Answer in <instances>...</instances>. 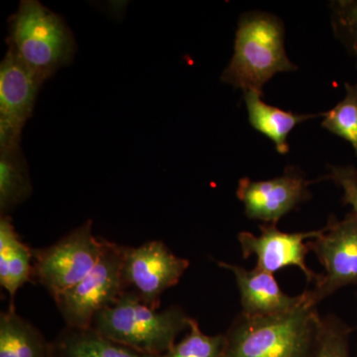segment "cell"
I'll return each instance as SVG.
<instances>
[{
  "label": "cell",
  "instance_id": "1",
  "mask_svg": "<svg viewBox=\"0 0 357 357\" xmlns=\"http://www.w3.org/2000/svg\"><path fill=\"white\" fill-rule=\"evenodd\" d=\"M291 311L273 316L237 314L225 335L222 357H310L321 317L309 291Z\"/></svg>",
  "mask_w": 357,
  "mask_h": 357
},
{
  "label": "cell",
  "instance_id": "2",
  "mask_svg": "<svg viewBox=\"0 0 357 357\" xmlns=\"http://www.w3.org/2000/svg\"><path fill=\"white\" fill-rule=\"evenodd\" d=\"M285 49V26L274 14L252 10L237 23L234 55L220 81L243 93L263 96L265 84L279 73L297 70Z\"/></svg>",
  "mask_w": 357,
  "mask_h": 357
},
{
  "label": "cell",
  "instance_id": "3",
  "mask_svg": "<svg viewBox=\"0 0 357 357\" xmlns=\"http://www.w3.org/2000/svg\"><path fill=\"white\" fill-rule=\"evenodd\" d=\"M8 23L9 50L43 83L74 59L77 44L72 30L37 0H22Z\"/></svg>",
  "mask_w": 357,
  "mask_h": 357
},
{
  "label": "cell",
  "instance_id": "4",
  "mask_svg": "<svg viewBox=\"0 0 357 357\" xmlns=\"http://www.w3.org/2000/svg\"><path fill=\"white\" fill-rule=\"evenodd\" d=\"M191 317L180 306L152 309L133 294L124 292L114 306L96 314L91 328L136 351L162 356L175 344Z\"/></svg>",
  "mask_w": 357,
  "mask_h": 357
},
{
  "label": "cell",
  "instance_id": "5",
  "mask_svg": "<svg viewBox=\"0 0 357 357\" xmlns=\"http://www.w3.org/2000/svg\"><path fill=\"white\" fill-rule=\"evenodd\" d=\"M124 248L102 238V253L95 267L74 287L54 300L66 326L89 328L98 312L121 299L124 293L121 278Z\"/></svg>",
  "mask_w": 357,
  "mask_h": 357
},
{
  "label": "cell",
  "instance_id": "6",
  "mask_svg": "<svg viewBox=\"0 0 357 357\" xmlns=\"http://www.w3.org/2000/svg\"><path fill=\"white\" fill-rule=\"evenodd\" d=\"M102 249V238L93 236V220H86L57 243L33 250V281L55 300L95 267Z\"/></svg>",
  "mask_w": 357,
  "mask_h": 357
},
{
  "label": "cell",
  "instance_id": "7",
  "mask_svg": "<svg viewBox=\"0 0 357 357\" xmlns=\"http://www.w3.org/2000/svg\"><path fill=\"white\" fill-rule=\"evenodd\" d=\"M189 266V260L174 255L163 241H147L138 248L126 246L121 269L124 292L158 310L161 296L177 285Z\"/></svg>",
  "mask_w": 357,
  "mask_h": 357
},
{
  "label": "cell",
  "instance_id": "8",
  "mask_svg": "<svg viewBox=\"0 0 357 357\" xmlns=\"http://www.w3.org/2000/svg\"><path fill=\"white\" fill-rule=\"evenodd\" d=\"M307 246L326 271L314 287L307 290L314 304L345 286L357 285V218L351 211L342 220L331 215L321 234L307 241Z\"/></svg>",
  "mask_w": 357,
  "mask_h": 357
},
{
  "label": "cell",
  "instance_id": "9",
  "mask_svg": "<svg viewBox=\"0 0 357 357\" xmlns=\"http://www.w3.org/2000/svg\"><path fill=\"white\" fill-rule=\"evenodd\" d=\"M316 182L309 180L299 167L289 165L279 177L263 181L241 178L236 196L249 220L277 225L282 218L311 199L310 185Z\"/></svg>",
  "mask_w": 357,
  "mask_h": 357
},
{
  "label": "cell",
  "instance_id": "10",
  "mask_svg": "<svg viewBox=\"0 0 357 357\" xmlns=\"http://www.w3.org/2000/svg\"><path fill=\"white\" fill-rule=\"evenodd\" d=\"M43 84L8 49L0 65V150L20 147L23 128Z\"/></svg>",
  "mask_w": 357,
  "mask_h": 357
},
{
  "label": "cell",
  "instance_id": "11",
  "mask_svg": "<svg viewBox=\"0 0 357 357\" xmlns=\"http://www.w3.org/2000/svg\"><path fill=\"white\" fill-rule=\"evenodd\" d=\"M260 234L255 236L248 231L239 232L237 236L244 259L255 255V267L274 274L286 267L299 268L306 277L307 284L321 279V274L316 273L307 267L306 257L310 252L307 241L316 238L321 229L306 232H284L277 229V225L262 223Z\"/></svg>",
  "mask_w": 357,
  "mask_h": 357
},
{
  "label": "cell",
  "instance_id": "12",
  "mask_svg": "<svg viewBox=\"0 0 357 357\" xmlns=\"http://www.w3.org/2000/svg\"><path fill=\"white\" fill-rule=\"evenodd\" d=\"M218 266L229 270L236 279L243 314L248 316H273L291 311L305 300V293L289 296L282 291L274 275L259 268L248 270L243 266L218 261Z\"/></svg>",
  "mask_w": 357,
  "mask_h": 357
},
{
  "label": "cell",
  "instance_id": "13",
  "mask_svg": "<svg viewBox=\"0 0 357 357\" xmlns=\"http://www.w3.org/2000/svg\"><path fill=\"white\" fill-rule=\"evenodd\" d=\"M33 282V250L21 241L10 217L0 218V285L10 296L14 309L16 292Z\"/></svg>",
  "mask_w": 357,
  "mask_h": 357
},
{
  "label": "cell",
  "instance_id": "14",
  "mask_svg": "<svg viewBox=\"0 0 357 357\" xmlns=\"http://www.w3.org/2000/svg\"><path fill=\"white\" fill-rule=\"evenodd\" d=\"M261 96L255 91L243 93L249 123L258 132L269 138L274 143L277 152L282 155L287 154L290 150L288 137L294 128L305 121L324 115V112L319 114H297L286 112L263 102Z\"/></svg>",
  "mask_w": 357,
  "mask_h": 357
},
{
  "label": "cell",
  "instance_id": "15",
  "mask_svg": "<svg viewBox=\"0 0 357 357\" xmlns=\"http://www.w3.org/2000/svg\"><path fill=\"white\" fill-rule=\"evenodd\" d=\"M53 344V357H162L114 342L93 328L66 326Z\"/></svg>",
  "mask_w": 357,
  "mask_h": 357
},
{
  "label": "cell",
  "instance_id": "16",
  "mask_svg": "<svg viewBox=\"0 0 357 357\" xmlns=\"http://www.w3.org/2000/svg\"><path fill=\"white\" fill-rule=\"evenodd\" d=\"M0 357H53V344L15 309L0 314Z\"/></svg>",
  "mask_w": 357,
  "mask_h": 357
},
{
  "label": "cell",
  "instance_id": "17",
  "mask_svg": "<svg viewBox=\"0 0 357 357\" xmlns=\"http://www.w3.org/2000/svg\"><path fill=\"white\" fill-rule=\"evenodd\" d=\"M33 192L31 178L20 147L0 150V215L9 217Z\"/></svg>",
  "mask_w": 357,
  "mask_h": 357
},
{
  "label": "cell",
  "instance_id": "18",
  "mask_svg": "<svg viewBox=\"0 0 357 357\" xmlns=\"http://www.w3.org/2000/svg\"><path fill=\"white\" fill-rule=\"evenodd\" d=\"M344 88V100L324 112L321 128L347 141L357 156V83H345Z\"/></svg>",
  "mask_w": 357,
  "mask_h": 357
},
{
  "label": "cell",
  "instance_id": "19",
  "mask_svg": "<svg viewBox=\"0 0 357 357\" xmlns=\"http://www.w3.org/2000/svg\"><path fill=\"white\" fill-rule=\"evenodd\" d=\"M351 326L335 314L324 317L310 357H351Z\"/></svg>",
  "mask_w": 357,
  "mask_h": 357
},
{
  "label": "cell",
  "instance_id": "20",
  "mask_svg": "<svg viewBox=\"0 0 357 357\" xmlns=\"http://www.w3.org/2000/svg\"><path fill=\"white\" fill-rule=\"evenodd\" d=\"M189 333L178 344H174L162 357H222L225 335H206L199 323L192 319Z\"/></svg>",
  "mask_w": 357,
  "mask_h": 357
},
{
  "label": "cell",
  "instance_id": "21",
  "mask_svg": "<svg viewBox=\"0 0 357 357\" xmlns=\"http://www.w3.org/2000/svg\"><path fill=\"white\" fill-rule=\"evenodd\" d=\"M330 8L333 35L356 60L357 69V0H335Z\"/></svg>",
  "mask_w": 357,
  "mask_h": 357
},
{
  "label": "cell",
  "instance_id": "22",
  "mask_svg": "<svg viewBox=\"0 0 357 357\" xmlns=\"http://www.w3.org/2000/svg\"><path fill=\"white\" fill-rule=\"evenodd\" d=\"M328 172L321 180H330L342 190V203L352 208L357 218V168L352 165H328Z\"/></svg>",
  "mask_w": 357,
  "mask_h": 357
},
{
  "label": "cell",
  "instance_id": "23",
  "mask_svg": "<svg viewBox=\"0 0 357 357\" xmlns=\"http://www.w3.org/2000/svg\"><path fill=\"white\" fill-rule=\"evenodd\" d=\"M356 330H357V324H356Z\"/></svg>",
  "mask_w": 357,
  "mask_h": 357
},
{
  "label": "cell",
  "instance_id": "24",
  "mask_svg": "<svg viewBox=\"0 0 357 357\" xmlns=\"http://www.w3.org/2000/svg\"><path fill=\"white\" fill-rule=\"evenodd\" d=\"M356 357H357V354H356Z\"/></svg>",
  "mask_w": 357,
  "mask_h": 357
}]
</instances>
